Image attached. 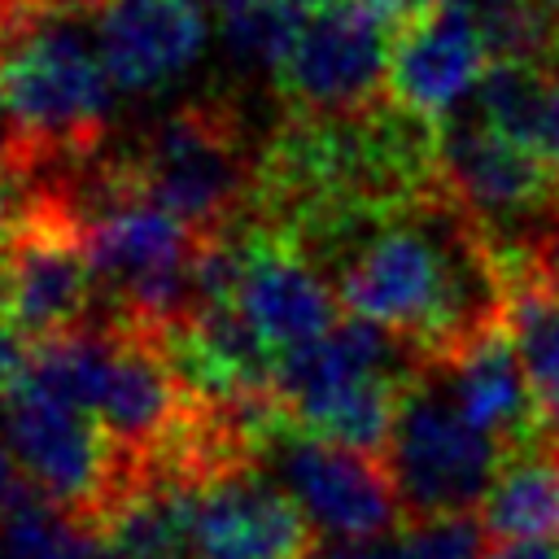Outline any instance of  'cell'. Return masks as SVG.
Masks as SVG:
<instances>
[{
  "instance_id": "cell-1",
  "label": "cell",
  "mask_w": 559,
  "mask_h": 559,
  "mask_svg": "<svg viewBox=\"0 0 559 559\" xmlns=\"http://www.w3.org/2000/svg\"><path fill=\"white\" fill-rule=\"evenodd\" d=\"M336 301L424 362H454L507 328L511 275L445 179L393 210L349 218L301 249Z\"/></svg>"
},
{
  "instance_id": "cell-2",
  "label": "cell",
  "mask_w": 559,
  "mask_h": 559,
  "mask_svg": "<svg viewBox=\"0 0 559 559\" xmlns=\"http://www.w3.org/2000/svg\"><path fill=\"white\" fill-rule=\"evenodd\" d=\"M441 183L437 122L389 92L349 114H284L258 153L253 218L297 249Z\"/></svg>"
},
{
  "instance_id": "cell-3",
  "label": "cell",
  "mask_w": 559,
  "mask_h": 559,
  "mask_svg": "<svg viewBox=\"0 0 559 559\" xmlns=\"http://www.w3.org/2000/svg\"><path fill=\"white\" fill-rule=\"evenodd\" d=\"M83 17L44 4L0 26V148L17 188L105 153L114 131L118 83Z\"/></svg>"
},
{
  "instance_id": "cell-4",
  "label": "cell",
  "mask_w": 559,
  "mask_h": 559,
  "mask_svg": "<svg viewBox=\"0 0 559 559\" xmlns=\"http://www.w3.org/2000/svg\"><path fill=\"white\" fill-rule=\"evenodd\" d=\"M428 362L367 319H341L319 341L280 354L275 397L293 428L380 454L402 389Z\"/></svg>"
},
{
  "instance_id": "cell-5",
  "label": "cell",
  "mask_w": 559,
  "mask_h": 559,
  "mask_svg": "<svg viewBox=\"0 0 559 559\" xmlns=\"http://www.w3.org/2000/svg\"><path fill=\"white\" fill-rule=\"evenodd\" d=\"M258 153L236 96H188L122 148L140 188L201 236H223L253 214Z\"/></svg>"
},
{
  "instance_id": "cell-6",
  "label": "cell",
  "mask_w": 559,
  "mask_h": 559,
  "mask_svg": "<svg viewBox=\"0 0 559 559\" xmlns=\"http://www.w3.org/2000/svg\"><path fill=\"white\" fill-rule=\"evenodd\" d=\"M380 459L393 476L406 524H415L476 511L507 450L459 411L445 371L428 362L402 389Z\"/></svg>"
},
{
  "instance_id": "cell-7",
  "label": "cell",
  "mask_w": 559,
  "mask_h": 559,
  "mask_svg": "<svg viewBox=\"0 0 559 559\" xmlns=\"http://www.w3.org/2000/svg\"><path fill=\"white\" fill-rule=\"evenodd\" d=\"M100 301L92 249L74 210L48 188H17L0 236V323L31 349L83 328Z\"/></svg>"
},
{
  "instance_id": "cell-8",
  "label": "cell",
  "mask_w": 559,
  "mask_h": 559,
  "mask_svg": "<svg viewBox=\"0 0 559 559\" xmlns=\"http://www.w3.org/2000/svg\"><path fill=\"white\" fill-rule=\"evenodd\" d=\"M0 432L31 489L100 533L114 498L135 480V463L114 445L105 424L31 380H13L0 397Z\"/></svg>"
},
{
  "instance_id": "cell-9",
  "label": "cell",
  "mask_w": 559,
  "mask_h": 559,
  "mask_svg": "<svg viewBox=\"0 0 559 559\" xmlns=\"http://www.w3.org/2000/svg\"><path fill=\"white\" fill-rule=\"evenodd\" d=\"M437 166L498 253H528L559 210V175L537 153L502 135L476 100L454 105L437 122Z\"/></svg>"
},
{
  "instance_id": "cell-10",
  "label": "cell",
  "mask_w": 559,
  "mask_h": 559,
  "mask_svg": "<svg viewBox=\"0 0 559 559\" xmlns=\"http://www.w3.org/2000/svg\"><path fill=\"white\" fill-rule=\"evenodd\" d=\"M262 467L306 507L314 528L336 546L389 537L406 524L402 498L380 454L293 428L288 419L266 437Z\"/></svg>"
},
{
  "instance_id": "cell-11",
  "label": "cell",
  "mask_w": 559,
  "mask_h": 559,
  "mask_svg": "<svg viewBox=\"0 0 559 559\" xmlns=\"http://www.w3.org/2000/svg\"><path fill=\"white\" fill-rule=\"evenodd\" d=\"M389 39L393 31L354 0L314 9L275 70L284 114H349L380 100L389 92Z\"/></svg>"
},
{
  "instance_id": "cell-12",
  "label": "cell",
  "mask_w": 559,
  "mask_h": 559,
  "mask_svg": "<svg viewBox=\"0 0 559 559\" xmlns=\"http://www.w3.org/2000/svg\"><path fill=\"white\" fill-rule=\"evenodd\" d=\"M231 245H236L231 301L275 349V362L280 354L310 345L341 323V301L332 284L280 227L249 214L245 223L231 227Z\"/></svg>"
},
{
  "instance_id": "cell-13",
  "label": "cell",
  "mask_w": 559,
  "mask_h": 559,
  "mask_svg": "<svg viewBox=\"0 0 559 559\" xmlns=\"http://www.w3.org/2000/svg\"><path fill=\"white\" fill-rule=\"evenodd\" d=\"M323 533L266 467H240L197 493L192 559H319Z\"/></svg>"
},
{
  "instance_id": "cell-14",
  "label": "cell",
  "mask_w": 559,
  "mask_h": 559,
  "mask_svg": "<svg viewBox=\"0 0 559 559\" xmlns=\"http://www.w3.org/2000/svg\"><path fill=\"white\" fill-rule=\"evenodd\" d=\"M485 70L489 48L463 0H445L402 22L389 39V96L432 122L463 105Z\"/></svg>"
},
{
  "instance_id": "cell-15",
  "label": "cell",
  "mask_w": 559,
  "mask_h": 559,
  "mask_svg": "<svg viewBox=\"0 0 559 559\" xmlns=\"http://www.w3.org/2000/svg\"><path fill=\"white\" fill-rule=\"evenodd\" d=\"M92 17L100 57L127 92H148L183 74L205 44L197 0H100Z\"/></svg>"
},
{
  "instance_id": "cell-16",
  "label": "cell",
  "mask_w": 559,
  "mask_h": 559,
  "mask_svg": "<svg viewBox=\"0 0 559 559\" xmlns=\"http://www.w3.org/2000/svg\"><path fill=\"white\" fill-rule=\"evenodd\" d=\"M450 380V393L459 402V411L485 428L489 437H498V445L507 454L546 441L537 406H533V389L520 362V349L511 341V328L485 336L476 349H467L454 362H437Z\"/></svg>"
},
{
  "instance_id": "cell-17",
  "label": "cell",
  "mask_w": 559,
  "mask_h": 559,
  "mask_svg": "<svg viewBox=\"0 0 559 559\" xmlns=\"http://www.w3.org/2000/svg\"><path fill=\"white\" fill-rule=\"evenodd\" d=\"M192 511H197V489L153 467H135V480L105 511L100 537L114 546L118 559H188Z\"/></svg>"
},
{
  "instance_id": "cell-18",
  "label": "cell",
  "mask_w": 559,
  "mask_h": 559,
  "mask_svg": "<svg viewBox=\"0 0 559 559\" xmlns=\"http://www.w3.org/2000/svg\"><path fill=\"white\" fill-rule=\"evenodd\" d=\"M476 515L489 542L559 546V441H533L507 454Z\"/></svg>"
},
{
  "instance_id": "cell-19",
  "label": "cell",
  "mask_w": 559,
  "mask_h": 559,
  "mask_svg": "<svg viewBox=\"0 0 559 559\" xmlns=\"http://www.w3.org/2000/svg\"><path fill=\"white\" fill-rule=\"evenodd\" d=\"M472 100L480 114L559 175V66L546 57L489 61Z\"/></svg>"
},
{
  "instance_id": "cell-20",
  "label": "cell",
  "mask_w": 559,
  "mask_h": 559,
  "mask_svg": "<svg viewBox=\"0 0 559 559\" xmlns=\"http://www.w3.org/2000/svg\"><path fill=\"white\" fill-rule=\"evenodd\" d=\"M511 275L507 328L520 349L546 441H559V293L533 271L528 253H502Z\"/></svg>"
},
{
  "instance_id": "cell-21",
  "label": "cell",
  "mask_w": 559,
  "mask_h": 559,
  "mask_svg": "<svg viewBox=\"0 0 559 559\" xmlns=\"http://www.w3.org/2000/svg\"><path fill=\"white\" fill-rule=\"evenodd\" d=\"M0 559H118L114 546L70 511L31 493L0 520Z\"/></svg>"
},
{
  "instance_id": "cell-22",
  "label": "cell",
  "mask_w": 559,
  "mask_h": 559,
  "mask_svg": "<svg viewBox=\"0 0 559 559\" xmlns=\"http://www.w3.org/2000/svg\"><path fill=\"white\" fill-rule=\"evenodd\" d=\"M301 4L293 0H227L223 4V44L227 52L253 70V74H271L284 66V57L297 44Z\"/></svg>"
},
{
  "instance_id": "cell-23",
  "label": "cell",
  "mask_w": 559,
  "mask_h": 559,
  "mask_svg": "<svg viewBox=\"0 0 559 559\" xmlns=\"http://www.w3.org/2000/svg\"><path fill=\"white\" fill-rule=\"evenodd\" d=\"M485 35L489 61H528L550 52L555 13L546 0H463Z\"/></svg>"
},
{
  "instance_id": "cell-24",
  "label": "cell",
  "mask_w": 559,
  "mask_h": 559,
  "mask_svg": "<svg viewBox=\"0 0 559 559\" xmlns=\"http://www.w3.org/2000/svg\"><path fill=\"white\" fill-rule=\"evenodd\" d=\"M31 493H35V489H31L26 472L17 467V459H13V450H9V441H4V432H0V520H4L13 507H22Z\"/></svg>"
},
{
  "instance_id": "cell-25",
  "label": "cell",
  "mask_w": 559,
  "mask_h": 559,
  "mask_svg": "<svg viewBox=\"0 0 559 559\" xmlns=\"http://www.w3.org/2000/svg\"><path fill=\"white\" fill-rule=\"evenodd\" d=\"M528 262H533V271L559 293V210H555L550 223L537 231V240H533V249H528Z\"/></svg>"
},
{
  "instance_id": "cell-26",
  "label": "cell",
  "mask_w": 559,
  "mask_h": 559,
  "mask_svg": "<svg viewBox=\"0 0 559 559\" xmlns=\"http://www.w3.org/2000/svg\"><path fill=\"white\" fill-rule=\"evenodd\" d=\"M480 559H559V546H546V542H493Z\"/></svg>"
},
{
  "instance_id": "cell-27",
  "label": "cell",
  "mask_w": 559,
  "mask_h": 559,
  "mask_svg": "<svg viewBox=\"0 0 559 559\" xmlns=\"http://www.w3.org/2000/svg\"><path fill=\"white\" fill-rule=\"evenodd\" d=\"M44 4H57V0H0V26L4 22H17V17H26V13L44 9Z\"/></svg>"
},
{
  "instance_id": "cell-28",
  "label": "cell",
  "mask_w": 559,
  "mask_h": 559,
  "mask_svg": "<svg viewBox=\"0 0 559 559\" xmlns=\"http://www.w3.org/2000/svg\"><path fill=\"white\" fill-rule=\"evenodd\" d=\"M57 4H66V9H79V13H96V4H100V0H57Z\"/></svg>"
},
{
  "instance_id": "cell-29",
  "label": "cell",
  "mask_w": 559,
  "mask_h": 559,
  "mask_svg": "<svg viewBox=\"0 0 559 559\" xmlns=\"http://www.w3.org/2000/svg\"><path fill=\"white\" fill-rule=\"evenodd\" d=\"M437 4H445V0H411V17H419V13L437 9Z\"/></svg>"
},
{
  "instance_id": "cell-30",
  "label": "cell",
  "mask_w": 559,
  "mask_h": 559,
  "mask_svg": "<svg viewBox=\"0 0 559 559\" xmlns=\"http://www.w3.org/2000/svg\"><path fill=\"white\" fill-rule=\"evenodd\" d=\"M293 4H301V9H332V4H341V0H293Z\"/></svg>"
},
{
  "instance_id": "cell-31",
  "label": "cell",
  "mask_w": 559,
  "mask_h": 559,
  "mask_svg": "<svg viewBox=\"0 0 559 559\" xmlns=\"http://www.w3.org/2000/svg\"><path fill=\"white\" fill-rule=\"evenodd\" d=\"M546 4H550V13H555V17H559V0H546Z\"/></svg>"
},
{
  "instance_id": "cell-32",
  "label": "cell",
  "mask_w": 559,
  "mask_h": 559,
  "mask_svg": "<svg viewBox=\"0 0 559 559\" xmlns=\"http://www.w3.org/2000/svg\"><path fill=\"white\" fill-rule=\"evenodd\" d=\"M210 4H227V0H210Z\"/></svg>"
}]
</instances>
